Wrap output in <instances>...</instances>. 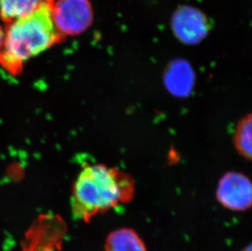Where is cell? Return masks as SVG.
Returning <instances> with one entry per match:
<instances>
[{"label":"cell","mask_w":252,"mask_h":251,"mask_svg":"<svg viewBox=\"0 0 252 251\" xmlns=\"http://www.w3.org/2000/svg\"><path fill=\"white\" fill-rule=\"evenodd\" d=\"M136 184L129 174L103 164L84 166L72 188V213L88 223L120 204L133 199Z\"/></svg>","instance_id":"obj_1"},{"label":"cell","mask_w":252,"mask_h":251,"mask_svg":"<svg viewBox=\"0 0 252 251\" xmlns=\"http://www.w3.org/2000/svg\"><path fill=\"white\" fill-rule=\"evenodd\" d=\"M53 0L7 23L0 49V64L12 75L22 72L26 62L56 45L64 38L53 17Z\"/></svg>","instance_id":"obj_2"},{"label":"cell","mask_w":252,"mask_h":251,"mask_svg":"<svg viewBox=\"0 0 252 251\" xmlns=\"http://www.w3.org/2000/svg\"><path fill=\"white\" fill-rule=\"evenodd\" d=\"M53 17L63 35H77L92 24L93 8L88 0H57L53 2Z\"/></svg>","instance_id":"obj_3"},{"label":"cell","mask_w":252,"mask_h":251,"mask_svg":"<svg viewBox=\"0 0 252 251\" xmlns=\"http://www.w3.org/2000/svg\"><path fill=\"white\" fill-rule=\"evenodd\" d=\"M216 197L223 207L243 212L252 207V181L244 174L229 171L220 179Z\"/></svg>","instance_id":"obj_4"},{"label":"cell","mask_w":252,"mask_h":251,"mask_svg":"<svg viewBox=\"0 0 252 251\" xmlns=\"http://www.w3.org/2000/svg\"><path fill=\"white\" fill-rule=\"evenodd\" d=\"M209 22L206 15L198 8L183 6L174 12L171 29L174 35L186 45L202 42L209 32Z\"/></svg>","instance_id":"obj_5"},{"label":"cell","mask_w":252,"mask_h":251,"mask_svg":"<svg viewBox=\"0 0 252 251\" xmlns=\"http://www.w3.org/2000/svg\"><path fill=\"white\" fill-rule=\"evenodd\" d=\"M164 82L169 92L174 95H187L192 90L194 83L193 69L184 60L174 61L166 69Z\"/></svg>","instance_id":"obj_6"},{"label":"cell","mask_w":252,"mask_h":251,"mask_svg":"<svg viewBox=\"0 0 252 251\" xmlns=\"http://www.w3.org/2000/svg\"><path fill=\"white\" fill-rule=\"evenodd\" d=\"M104 251H148L144 240L131 227L114 230L105 239Z\"/></svg>","instance_id":"obj_7"},{"label":"cell","mask_w":252,"mask_h":251,"mask_svg":"<svg viewBox=\"0 0 252 251\" xmlns=\"http://www.w3.org/2000/svg\"><path fill=\"white\" fill-rule=\"evenodd\" d=\"M48 0H0V17L7 23L33 12Z\"/></svg>","instance_id":"obj_8"},{"label":"cell","mask_w":252,"mask_h":251,"mask_svg":"<svg viewBox=\"0 0 252 251\" xmlns=\"http://www.w3.org/2000/svg\"><path fill=\"white\" fill-rule=\"evenodd\" d=\"M233 143L238 153L252 161V113L238 122L233 135Z\"/></svg>","instance_id":"obj_9"},{"label":"cell","mask_w":252,"mask_h":251,"mask_svg":"<svg viewBox=\"0 0 252 251\" xmlns=\"http://www.w3.org/2000/svg\"><path fill=\"white\" fill-rule=\"evenodd\" d=\"M3 39H4V31L2 30V27L0 26V49L2 48Z\"/></svg>","instance_id":"obj_10"},{"label":"cell","mask_w":252,"mask_h":251,"mask_svg":"<svg viewBox=\"0 0 252 251\" xmlns=\"http://www.w3.org/2000/svg\"><path fill=\"white\" fill-rule=\"evenodd\" d=\"M242 251H252V242L250 244L248 245Z\"/></svg>","instance_id":"obj_11"}]
</instances>
